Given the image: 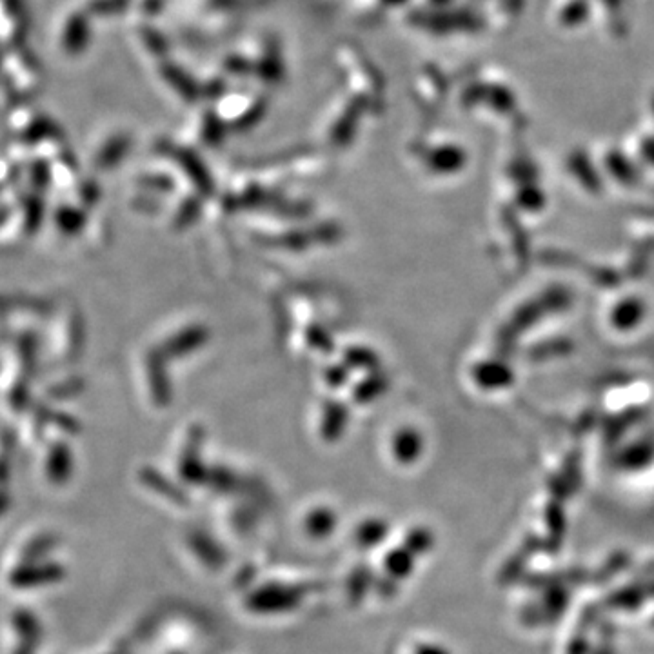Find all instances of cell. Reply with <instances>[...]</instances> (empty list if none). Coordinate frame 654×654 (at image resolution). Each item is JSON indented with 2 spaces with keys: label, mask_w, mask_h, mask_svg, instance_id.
Masks as SVG:
<instances>
[{
  "label": "cell",
  "mask_w": 654,
  "mask_h": 654,
  "mask_svg": "<svg viewBox=\"0 0 654 654\" xmlns=\"http://www.w3.org/2000/svg\"><path fill=\"white\" fill-rule=\"evenodd\" d=\"M433 535L424 529V527H417L413 531L407 533L404 538V547L407 551H411L415 556L426 555L427 551L433 547Z\"/></svg>",
  "instance_id": "obj_8"
},
{
  "label": "cell",
  "mask_w": 654,
  "mask_h": 654,
  "mask_svg": "<svg viewBox=\"0 0 654 654\" xmlns=\"http://www.w3.org/2000/svg\"><path fill=\"white\" fill-rule=\"evenodd\" d=\"M375 585V576L369 565H357L351 575L347 578L346 593L347 602L351 605H358L364 602L367 591L373 589Z\"/></svg>",
  "instance_id": "obj_4"
},
{
  "label": "cell",
  "mask_w": 654,
  "mask_h": 654,
  "mask_svg": "<svg viewBox=\"0 0 654 654\" xmlns=\"http://www.w3.org/2000/svg\"><path fill=\"white\" fill-rule=\"evenodd\" d=\"M387 531H389V527H387L386 522H382V520H367L362 526L358 527L355 542L362 549L377 547V545L382 544L386 540Z\"/></svg>",
  "instance_id": "obj_6"
},
{
  "label": "cell",
  "mask_w": 654,
  "mask_h": 654,
  "mask_svg": "<svg viewBox=\"0 0 654 654\" xmlns=\"http://www.w3.org/2000/svg\"><path fill=\"white\" fill-rule=\"evenodd\" d=\"M189 549L193 555L199 558L202 564L206 565L211 571H220L226 565V551L224 547L218 544L215 538L206 535V533H191L188 538Z\"/></svg>",
  "instance_id": "obj_3"
},
{
  "label": "cell",
  "mask_w": 654,
  "mask_h": 654,
  "mask_svg": "<svg viewBox=\"0 0 654 654\" xmlns=\"http://www.w3.org/2000/svg\"><path fill=\"white\" fill-rule=\"evenodd\" d=\"M66 576L64 567L55 562H22L10 575V584L17 589H39L59 584Z\"/></svg>",
  "instance_id": "obj_2"
},
{
  "label": "cell",
  "mask_w": 654,
  "mask_h": 654,
  "mask_svg": "<svg viewBox=\"0 0 654 654\" xmlns=\"http://www.w3.org/2000/svg\"><path fill=\"white\" fill-rule=\"evenodd\" d=\"M306 527H308L309 535L315 536V538H324L337 527V518L326 509L315 511L313 515L309 516Z\"/></svg>",
  "instance_id": "obj_7"
},
{
  "label": "cell",
  "mask_w": 654,
  "mask_h": 654,
  "mask_svg": "<svg viewBox=\"0 0 654 654\" xmlns=\"http://www.w3.org/2000/svg\"><path fill=\"white\" fill-rule=\"evenodd\" d=\"M373 587L377 589L378 595L382 596V598H386V600L395 598L398 593V582L395 578H391L389 575L382 576V578L375 580V585H373Z\"/></svg>",
  "instance_id": "obj_9"
},
{
  "label": "cell",
  "mask_w": 654,
  "mask_h": 654,
  "mask_svg": "<svg viewBox=\"0 0 654 654\" xmlns=\"http://www.w3.org/2000/svg\"><path fill=\"white\" fill-rule=\"evenodd\" d=\"M415 654H447L440 645H418Z\"/></svg>",
  "instance_id": "obj_10"
},
{
  "label": "cell",
  "mask_w": 654,
  "mask_h": 654,
  "mask_svg": "<svg viewBox=\"0 0 654 654\" xmlns=\"http://www.w3.org/2000/svg\"><path fill=\"white\" fill-rule=\"evenodd\" d=\"M306 595V585L266 584L249 593L246 607L257 615H282L297 609Z\"/></svg>",
  "instance_id": "obj_1"
},
{
  "label": "cell",
  "mask_w": 654,
  "mask_h": 654,
  "mask_svg": "<svg viewBox=\"0 0 654 654\" xmlns=\"http://www.w3.org/2000/svg\"><path fill=\"white\" fill-rule=\"evenodd\" d=\"M415 558L411 551H407L406 547H397L391 549L384 558V567H386V575L395 578L397 582L404 580L407 576L413 575L415 571Z\"/></svg>",
  "instance_id": "obj_5"
}]
</instances>
